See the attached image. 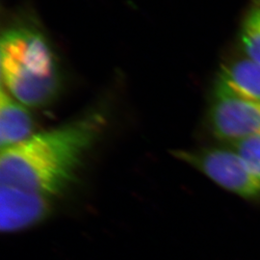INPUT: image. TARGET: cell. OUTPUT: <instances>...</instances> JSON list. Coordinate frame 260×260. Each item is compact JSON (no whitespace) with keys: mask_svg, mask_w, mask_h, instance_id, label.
<instances>
[{"mask_svg":"<svg viewBox=\"0 0 260 260\" xmlns=\"http://www.w3.org/2000/svg\"><path fill=\"white\" fill-rule=\"evenodd\" d=\"M104 124L103 114L92 112L1 149L0 185L18 187L55 200L76 180L84 158Z\"/></svg>","mask_w":260,"mask_h":260,"instance_id":"6da1fadb","label":"cell"},{"mask_svg":"<svg viewBox=\"0 0 260 260\" xmlns=\"http://www.w3.org/2000/svg\"><path fill=\"white\" fill-rule=\"evenodd\" d=\"M247 20H249L255 27L260 30V8H255L250 12V14L247 17Z\"/></svg>","mask_w":260,"mask_h":260,"instance_id":"30bf717a","label":"cell"},{"mask_svg":"<svg viewBox=\"0 0 260 260\" xmlns=\"http://www.w3.org/2000/svg\"><path fill=\"white\" fill-rule=\"evenodd\" d=\"M212 133L231 145L260 135V102L214 95L209 110Z\"/></svg>","mask_w":260,"mask_h":260,"instance_id":"277c9868","label":"cell"},{"mask_svg":"<svg viewBox=\"0 0 260 260\" xmlns=\"http://www.w3.org/2000/svg\"><path fill=\"white\" fill-rule=\"evenodd\" d=\"M231 147L260 174V135L238 141Z\"/></svg>","mask_w":260,"mask_h":260,"instance_id":"ba28073f","label":"cell"},{"mask_svg":"<svg viewBox=\"0 0 260 260\" xmlns=\"http://www.w3.org/2000/svg\"><path fill=\"white\" fill-rule=\"evenodd\" d=\"M29 107L16 100L3 87L0 89V147L9 148L23 142L34 132Z\"/></svg>","mask_w":260,"mask_h":260,"instance_id":"52a82bcc","label":"cell"},{"mask_svg":"<svg viewBox=\"0 0 260 260\" xmlns=\"http://www.w3.org/2000/svg\"><path fill=\"white\" fill-rule=\"evenodd\" d=\"M257 4H258V8H260V0H257Z\"/></svg>","mask_w":260,"mask_h":260,"instance_id":"8fae6325","label":"cell"},{"mask_svg":"<svg viewBox=\"0 0 260 260\" xmlns=\"http://www.w3.org/2000/svg\"><path fill=\"white\" fill-rule=\"evenodd\" d=\"M241 43L248 59L260 64V30L247 19L242 28Z\"/></svg>","mask_w":260,"mask_h":260,"instance_id":"9c48e42d","label":"cell"},{"mask_svg":"<svg viewBox=\"0 0 260 260\" xmlns=\"http://www.w3.org/2000/svg\"><path fill=\"white\" fill-rule=\"evenodd\" d=\"M214 95L260 102V64L245 59L223 67Z\"/></svg>","mask_w":260,"mask_h":260,"instance_id":"8992f818","label":"cell"},{"mask_svg":"<svg viewBox=\"0 0 260 260\" xmlns=\"http://www.w3.org/2000/svg\"><path fill=\"white\" fill-rule=\"evenodd\" d=\"M1 87L29 108H43L60 93L62 78L46 36L30 25H13L0 43Z\"/></svg>","mask_w":260,"mask_h":260,"instance_id":"7a4b0ae2","label":"cell"},{"mask_svg":"<svg viewBox=\"0 0 260 260\" xmlns=\"http://www.w3.org/2000/svg\"><path fill=\"white\" fill-rule=\"evenodd\" d=\"M174 155L223 189L245 199H260V174L234 149L177 150Z\"/></svg>","mask_w":260,"mask_h":260,"instance_id":"3957f363","label":"cell"},{"mask_svg":"<svg viewBox=\"0 0 260 260\" xmlns=\"http://www.w3.org/2000/svg\"><path fill=\"white\" fill-rule=\"evenodd\" d=\"M53 199L18 187L0 185V229L19 233L43 222L50 214Z\"/></svg>","mask_w":260,"mask_h":260,"instance_id":"5b68a950","label":"cell"}]
</instances>
